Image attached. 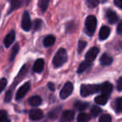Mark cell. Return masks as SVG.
Returning a JSON list of instances; mask_svg holds the SVG:
<instances>
[{"instance_id":"5","label":"cell","mask_w":122,"mask_h":122,"mask_svg":"<svg viewBox=\"0 0 122 122\" xmlns=\"http://www.w3.org/2000/svg\"><path fill=\"white\" fill-rule=\"evenodd\" d=\"M22 29L24 31H29L32 28V23H31V19L29 14L28 12H24L22 17Z\"/></svg>"},{"instance_id":"16","label":"cell","mask_w":122,"mask_h":122,"mask_svg":"<svg viewBox=\"0 0 122 122\" xmlns=\"http://www.w3.org/2000/svg\"><path fill=\"white\" fill-rule=\"evenodd\" d=\"M26 3H27V0H11V10L19 9Z\"/></svg>"},{"instance_id":"33","label":"cell","mask_w":122,"mask_h":122,"mask_svg":"<svg viewBox=\"0 0 122 122\" xmlns=\"http://www.w3.org/2000/svg\"><path fill=\"white\" fill-rule=\"evenodd\" d=\"M11 99H12V90H10L6 93L4 100H5V102H9L11 100Z\"/></svg>"},{"instance_id":"9","label":"cell","mask_w":122,"mask_h":122,"mask_svg":"<svg viewBox=\"0 0 122 122\" xmlns=\"http://www.w3.org/2000/svg\"><path fill=\"white\" fill-rule=\"evenodd\" d=\"M112 90H113V85L110 82H105L100 85V91L102 92L103 95L109 96L112 92Z\"/></svg>"},{"instance_id":"14","label":"cell","mask_w":122,"mask_h":122,"mask_svg":"<svg viewBox=\"0 0 122 122\" xmlns=\"http://www.w3.org/2000/svg\"><path fill=\"white\" fill-rule=\"evenodd\" d=\"M75 117V112L73 110H66L62 115V121H71Z\"/></svg>"},{"instance_id":"19","label":"cell","mask_w":122,"mask_h":122,"mask_svg":"<svg viewBox=\"0 0 122 122\" xmlns=\"http://www.w3.org/2000/svg\"><path fill=\"white\" fill-rule=\"evenodd\" d=\"M29 103L32 106H39V105L42 103V99H41L39 95H34V96H32L29 99Z\"/></svg>"},{"instance_id":"15","label":"cell","mask_w":122,"mask_h":122,"mask_svg":"<svg viewBox=\"0 0 122 122\" xmlns=\"http://www.w3.org/2000/svg\"><path fill=\"white\" fill-rule=\"evenodd\" d=\"M112 61H113V59L107 54H104L100 58V64L102 65H105H105H110L112 63Z\"/></svg>"},{"instance_id":"12","label":"cell","mask_w":122,"mask_h":122,"mask_svg":"<svg viewBox=\"0 0 122 122\" xmlns=\"http://www.w3.org/2000/svg\"><path fill=\"white\" fill-rule=\"evenodd\" d=\"M110 33V29L107 26H102V28L100 30V34H99V38L100 40H105L109 37Z\"/></svg>"},{"instance_id":"10","label":"cell","mask_w":122,"mask_h":122,"mask_svg":"<svg viewBox=\"0 0 122 122\" xmlns=\"http://www.w3.org/2000/svg\"><path fill=\"white\" fill-rule=\"evenodd\" d=\"M14 39H15V32L14 30L10 31V33H9V34H7L5 38L4 39V44L6 48H9L11 44L14 43Z\"/></svg>"},{"instance_id":"4","label":"cell","mask_w":122,"mask_h":122,"mask_svg":"<svg viewBox=\"0 0 122 122\" xmlns=\"http://www.w3.org/2000/svg\"><path fill=\"white\" fill-rule=\"evenodd\" d=\"M74 86L72 85L71 82H67L65 85H64L63 89L61 90L60 93H59V96L62 100H65V99L68 98L70 95H71L72 91H73Z\"/></svg>"},{"instance_id":"7","label":"cell","mask_w":122,"mask_h":122,"mask_svg":"<svg viewBox=\"0 0 122 122\" xmlns=\"http://www.w3.org/2000/svg\"><path fill=\"white\" fill-rule=\"evenodd\" d=\"M99 54V49L97 47L91 48L90 50L87 52L86 55H85V60L90 61V62H93L97 57Z\"/></svg>"},{"instance_id":"31","label":"cell","mask_w":122,"mask_h":122,"mask_svg":"<svg viewBox=\"0 0 122 122\" xmlns=\"http://www.w3.org/2000/svg\"><path fill=\"white\" fill-rule=\"evenodd\" d=\"M86 45H87V43L85 42V41L80 40V42H79V44H78V52L80 53L81 51H83L84 49L86 47Z\"/></svg>"},{"instance_id":"21","label":"cell","mask_w":122,"mask_h":122,"mask_svg":"<svg viewBox=\"0 0 122 122\" xmlns=\"http://www.w3.org/2000/svg\"><path fill=\"white\" fill-rule=\"evenodd\" d=\"M90 118H91V116L89 114L80 113L77 116V120H78V122H88L90 121Z\"/></svg>"},{"instance_id":"36","label":"cell","mask_w":122,"mask_h":122,"mask_svg":"<svg viewBox=\"0 0 122 122\" xmlns=\"http://www.w3.org/2000/svg\"><path fill=\"white\" fill-rule=\"evenodd\" d=\"M117 33H118L119 34H122V20L119 23L118 26H117Z\"/></svg>"},{"instance_id":"20","label":"cell","mask_w":122,"mask_h":122,"mask_svg":"<svg viewBox=\"0 0 122 122\" xmlns=\"http://www.w3.org/2000/svg\"><path fill=\"white\" fill-rule=\"evenodd\" d=\"M55 42V37L53 35H48L44 39V45L45 47H50Z\"/></svg>"},{"instance_id":"37","label":"cell","mask_w":122,"mask_h":122,"mask_svg":"<svg viewBox=\"0 0 122 122\" xmlns=\"http://www.w3.org/2000/svg\"><path fill=\"white\" fill-rule=\"evenodd\" d=\"M115 4L120 9H122V0H115Z\"/></svg>"},{"instance_id":"2","label":"cell","mask_w":122,"mask_h":122,"mask_svg":"<svg viewBox=\"0 0 122 122\" xmlns=\"http://www.w3.org/2000/svg\"><path fill=\"white\" fill-rule=\"evenodd\" d=\"M96 26H97L96 18L93 15L88 16L86 18V19H85V27L87 34H89L90 36L93 35L95 29H96Z\"/></svg>"},{"instance_id":"13","label":"cell","mask_w":122,"mask_h":122,"mask_svg":"<svg viewBox=\"0 0 122 122\" xmlns=\"http://www.w3.org/2000/svg\"><path fill=\"white\" fill-rule=\"evenodd\" d=\"M106 17H107V19H108V21L110 24H115V23H116L119 19L118 16H117L116 14H115V12H114L113 10H110V9L107 10Z\"/></svg>"},{"instance_id":"38","label":"cell","mask_w":122,"mask_h":122,"mask_svg":"<svg viewBox=\"0 0 122 122\" xmlns=\"http://www.w3.org/2000/svg\"><path fill=\"white\" fill-rule=\"evenodd\" d=\"M48 87H49V90H52V91H54V85L53 83H49V84H48Z\"/></svg>"},{"instance_id":"29","label":"cell","mask_w":122,"mask_h":122,"mask_svg":"<svg viewBox=\"0 0 122 122\" xmlns=\"http://www.w3.org/2000/svg\"><path fill=\"white\" fill-rule=\"evenodd\" d=\"M19 44H15V46H14V49H13V50H12V54H11V56H10V61H13L14 59V58L16 57L18 52H19Z\"/></svg>"},{"instance_id":"25","label":"cell","mask_w":122,"mask_h":122,"mask_svg":"<svg viewBox=\"0 0 122 122\" xmlns=\"http://www.w3.org/2000/svg\"><path fill=\"white\" fill-rule=\"evenodd\" d=\"M115 111L117 113H120L122 111V97L118 98L115 100Z\"/></svg>"},{"instance_id":"26","label":"cell","mask_w":122,"mask_h":122,"mask_svg":"<svg viewBox=\"0 0 122 122\" xmlns=\"http://www.w3.org/2000/svg\"><path fill=\"white\" fill-rule=\"evenodd\" d=\"M100 112H101V109H100V107H98V106L92 107L91 110H90V113H91V115H92V116H94V117L98 116V115L100 114Z\"/></svg>"},{"instance_id":"39","label":"cell","mask_w":122,"mask_h":122,"mask_svg":"<svg viewBox=\"0 0 122 122\" xmlns=\"http://www.w3.org/2000/svg\"><path fill=\"white\" fill-rule=\"evenodd\" d=\"M4 122H11V121H10V120H9V119H7V120H5V121H4Z\"/></svg>"},{"instance_id":"8","label":"cell","mask_w":122,"mask_h":122,"mask_svg":"<svg viewBox=\"0 0 122 122\" xmlns=\"http://www.w3.org/2000/svg\"><path fill=\"white\" fill-rule=\"evenodd\" d=\"M43 117V111L39 109H34L29 111V118L32 120H39Z\"/></svg>"},{"instance_id":"32","label":"cell","mask_w":122,"mask_h":122,"mask_svg":"<svg viewBox=\"0 0 122 122\" xmlns=\"http://www.w3.org/2000/svg\"><path fill=\"white\" fill-rule=\"evenodd\" d=\"M7 119V112L2 110L0 111V122H4Z\"/></svg>"},{"instance_id":"6","label":"cell","mask_w":122,"mask_h":122,"mask_svg":"<svg viewBox=\"0 0 122 122\" xmlns=\"http://www.w3.org/2000/svg\"><path fill=\"white\" fill-rule=\"evenodd\" d=\"M29 88H30V84L29 82L25 83L24 85H23L18 90L17 94H16V100H21L22 98H24V95L27 94V92L29 90Z\"/></svg>"},{"instance_id":"3","label":"cell","mask_w":122,"mask_h":122,"mask_svg":"<svg viewBox=\"0 0 122 122\" xmlns=\"http://www.w3.org/2000/svg\"><path fill=\"white\" fill-rule=\"evenodd\" d=\"M99 91H100V85H82L80 87V95L83 97H86Z\"/></svg>"},{"instance_id":"1","label":"cell","mask_w":122,"mask_h":122,"mask_svg":"<svg viewBox=\"0 0 122 122\" xmlns=\"http://www.w3.org/2000/svg\"><path fill=\"white\" fill-rule=\"evenodd\" d=\"M67 59H68V55H67L66 50L65 49H60L54 55L53 59V65L55 68H59L66 63Z\"/></svg>"},{"instance_id":"11","label":"cell","mask_w":122,"mask_h":122,"mask_svg":"<svg viewBox=\"0 0 122 122\" xmlns=\"http://www.w3.org/2000/svg\"><path fill=\"white\" fill-rule=\"evenodd\" d=\"M44 67V60L43 59H38L34 65V71L36 73H41Z\"/></svg>"},{"instance_id":"27","label":"cell","mask_w":122,"mask_h":122,"mask_svg":"<svg viewBox=\"0 0 122 122\" xmlns=\"http://www.w3.org/2000/svg\"><path fill=\"white\" fill-rule=\"evenodd\" d=\"M99 122H111V116L108 114H104L100 117Z\"/></svg>"},{"instance_id":"34","label":"cell","mask_w":122,"mask_h":122,"mask_svg":"<svg viewBox=\"0 0 122 122\" xmlns=\"http://www.w3.org/2000/svg\"><path fill=\"white\" fill-rule=\"evenodd\" d=\"M0 85H1V91H3L6 87V85H7V80L5 78H3L1 80V82H0Z\"/></svg>"},{"instance_id":"17","label":"cell","mask_w":122,"mask_h":122,"mask_svg":"<svg viewBox=\"0 0 122 122\" xmlns=\"http://www.w3.org/2000/svg\"><path fill=\"white\" fill-rule=\"evenodd\" d=\"M90 65H91V62H90V61H87V60L83 61V62H82V63L80 65V66H79L78 70H77V73H78V74L83 73L85 70H86L88 68H90Z\"/></svg>"},{"instance_id":"24","label":"cell","mask_w":122,"mask_h":122,"mask_svg":"<svg viewBox=\"0 0 122 122\" xmlns=\"http://www.w3.org/2000/svg\"><path fill=\"white\" fill-rule=\"evenodd\" d=\"M49 0H39V7L42 10V12H45L49 5Z\"/></svg>"},{"instance_id":"35","label":"cell","mask_w":122,"mask_h":122,"mask_svg":"<svg viewBox=\"0 0 122 122\" xmlns=\"http://www.w3.org/2000/svg\"><path fill=\"white\" fill-rule=\"evenodd\" d=\"M117 90L119 91L122 90V77H120L118 80H117Z\"/></svg>"},{"instance_id":"28","label":"cell","mask_w":122,"mask_h":122,"mask_svg":"<svg viewBox=\"0 0 122 122\" xmlns=\"http://www.w3.org/2000/svg\"><path fill=\"white\" fill-rule=\"evenodd\" d=\"M43 26V22L41 19H35V21L34 22V29L35 31L39 30L42 29Z\"/></svg>"},{"instance_id":"23","label":"cell","mask_w":122,"mask_h":122,"mask_svg":"<svg viewBox=\"0 0 122 122\" xmlns=\"http://www.w3.org/2000/svg\"><path fill=\"white\" fill-rule=\"evenodd\" d=\"M106 2V0H87V4L90 8H95L98 4Z\"/></svg>"},{"instance_id":"18","label":"cell","mask_w":122,"mask_h":122,"mask_svg":"<svg viewBox=\"0 0 122 122\" xmlns=\"http://www.w3.org/2000/svg\"><path fill=\"white\" fill-rule=\"evenodd\" d=\"M108 99H109L108 95H103V94H102V95L95 97V103H97L98 105H104L106 104L107 101H108Z\"/></svg>"},{"instance_id":"22","label":"cell","mask_w":122,"mask_h":122,"mask_svg":"<svg viewBox=\"0 0 122 122\" xmlns=\"http://www.w3.org/2000/svg\"><path fill=\"white\" fill-rule=\"evenodd\" d=\"M88 106H89V104L86 103V102L77 101L75 104V108L78 110H85Z\"/></svg>"},{"instance_id":"30","label":"cell","mask_w":122,"mask_h":122,"mask_svg":"<svg viewBox=\"0 0 122 122\" xmlns=\"http://www.w3.org/2000/svg\"><path fill=\"white\" fill-rule=\"evenodd\" d=\"M59 108L54 109L52 111L49 112V117L50 119H56L58 116H59Z\"/></svg>"}]
</instances>
